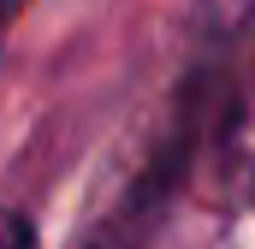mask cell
Listing matches in <instances>:
<instances>
[{
	"label": "cell",
	"mask_w": 255,
	"mask_h": 249,
	"mask_svg": "<svg viewBox=\"0 0 255 249\" xmlns=\"http://www.w3.org/2000/svg\"><path fill=\"white\" fill-rule=\"evenodd\" d=\"M232 172L255 202V83H250V101L232 113Z\"/></svg>",
	"instance_id": "1"
},
{
	"label": "cell",
	"mask_w": 255,
	"mask_h": 249,
	"mask_svg": "<svg viewBox=\"0 0 255 249\" xmlns=\"http://www.w3.org/2000/svg\"><path fill=\"white\" fill-rule=\"evenodd\" d=\"M6 18H12V0H0V30H6Z\"/></svg>",
	"instance_id": "3"
},
{
	"label": "cell",
	"mask_w": 255,
	"mask_h": 249,
	"mask_svg": "<svg viewBox=\"0 0 255 249\" xmlns=\"http://www.w3.org/2000/svg\"><path fill=\"white\" fill-rule=\"evenodd\" d=\"M0 249H36L30 220H24V214H12V208H0Z\"/></svg>",
	"instance_id": "2"
}]
</instances>
